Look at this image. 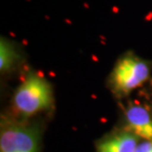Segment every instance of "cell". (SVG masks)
Instances as JSON below:
<instances>
[{
	"mask_svg": "<svg viewBox=\"0 0 152 152\" xmlns=\"http://www.w3.org/2000/svg\"><path fill=\"white\" fill-rule=\"evenodd\" d=\"M53 102V88L44 76L29 72L13 96V106L23 117H31L50 109Z\"/></svg>",
	"mask_w": 152,
	"mask_h": 152,
	"instance_id": "obj_1",
	"label": "cell"
},
{
	"mask_svg": "<svg viewBox=\"0 0 152 152\" xmlns=\"http://www.w3.org/2000/svg\"><path fill=\"white\" fill-rule=\"evenodd\" d=\"M150 72L148 61L127 53L115 62L109 77V84L115 94L126 96L143 85L149 78Z\"/></svg>",
	"mask_w": 152,
	"mask_h": 152,
	"instance_id": "obj_2",
	"label": "cell"
},
{
	"mask_svg": "<svg viewBox=\"0 0 152 152\" xmlns=\"http://www.w3.org/2000/svg\"><path fill=\"white\" fill-rule=\"evenodd\" d=\"M39 133L37 127L5 123L0 133V152H38Z\"/></svg>",
	"mask_w": 152,
	"mask_h": 152,
	"instance_id": "obj_3",
	"label": "cell"
},
{
	"mask_svg": "<svg viewBox=\"0 0 152 152\" xmlns=\"http://www.w3.org/2000/svg\"><path fill=\"white\" fill-rule=\"evenodd\" d=\"M126 126L127 132L138 138L152 140V115L140 105H132L126 111Z\"/></svg>",
	"mask_w": 152,
	"mask_h": 152,
	"instance_id": "obj_4",
	"label": "cell"
},
{
	"mask_svg": "<svg viewBox=\"0 0 152 152\" xmlns=\"http://www.w3.org/2000/svg\"><path fill=\"white\" fill-rule=\"evenodd\" d=\"M138 137L129 132H124L103 139L97 144V152H134Z\"/></svg>",
	"mask_w": 152,
	"mask_h": 152,
	"instance_id": "obj_5",
	"label": "cell"
},
{
	"mask_svg": "<svg viewBox=\"0 0 152 152\" xmlns=\"http://www.w3.org/2000/svg\"><path fill=\"white\" fill-rule=\"evenodd\" d=\"M20 53L14 42L6 38H1L0 42V71L1 73L10 72L18 64Z\"/></svg>",
	"mask_w": 152,
	"mask_h": 152,
	"instance_id": "obj_6",
	"label": "cell"
},
{
	"mask_svg": "<svg viewBox=\"0 0 152 152\" xmlns=\"http://www.w3.org/2000/svg\"><path fill=\"white\" fill-rule=\"evenodd\" d=\"M134 152H152V140H144L138 143Z\"/></svg>",
	"mask_w": 152,
	"mask_h": 152,
	"instance_id": "obj_7",
	"label": "cell"
}]
</instances>
